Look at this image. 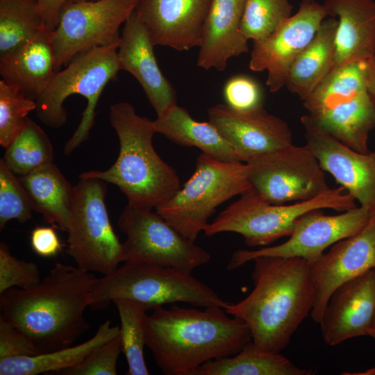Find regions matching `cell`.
<instances>
[{
  "mask_svg": "<svg viewBox=\"0 0 375 375\" xmlns=\"http://www.w3.org/2000/svg\"><path fill=\"white\" fill-rule=\"evenodd\" d=\"M97 280L91 272L57 262L38 284L1 294V317L41 353L69 347L89 329L84 312Z\"/></svg>",
  "mask_w": 375,
  "mask_h": 375,
  "instance_id": "cell-1",
  "label": "cell"
},
{
  "mask_svg": "<svg viewBox=\"0 0 375 375\" xmlns=\"http://www.w3.org/2000/svg\"><path fill=\"white\" fill-rule=\"evenodd\" d=\"M253 261V290L224 310L247 324L258 349L279 353L312 310L315 290L310 264L299 257L272 256Z\"/></svg>",
  "mask_w": 375,
  "mask_h": 375,
  "instance_id": "cell-2",
  "label": "cell"
},
{
  "mask_svg": "<svg viewBox=\"0 0 375 375\" xmlns=\"http://www.w3.org/2000/svg\"><path fill=\"white\" fill-rule=\"evenodd\" d=\"M148 315L146 346L165 375H197L210 360L233 356L251 341L241 319L221 307L160 306Z\"/></svg>",
  "mask_w": 375,
  "mask_h": 375,
  "instance_id": "cell-3",
  "label": "cell"
},
{
  "mask_svg": "<svg viewBox=\"0 0 375 375\" xmlns=\"http://www.w3.org/2000/svg\"><path fill=\"white\" fill-rule=\"evenodd\" d=\"M109 121L115 131L119 151L108 169L81 173L119 188L128 204L152 210L171 199L181 188L176 170L157 153L153 145L154 121L141 117L126 101L112 104Z\"/></svg>",
  "mask_w": 375,
  "mask_h": 375,
  "instance_id": "cell-4",
  "label": "cell"
},
{
  "mask_svg": "<svg viewBox=\"0 0 375 375\" xmlns=\"http://www.w3.org/2000/svg\"><path fill=\"white\" fill-rule=\"evenodd\" d=\"M140 302L154 309L167 303L225 308L230 303L203 282L182 269L124 262L98 278L89 298L92 310H103L116 299Z\"/></svg>",
  "mask_w": 375,
  "mask_h": 375,
  "instance_id": "cell-5",
  "label": "cell"
},
{
  "mask_svg": "<svg viewBox=\"0 0 375 375\" xmlns=\"http://www.w3.org/2000/svg\"><path fill=\"white\" fill-rule=\"evenodd\" d=\"M119 42L93 48L76 56L65 69L55 73L35 100V110L38 119L55 128L62 126L67 121L63 104L67 97L78 94L87 100L81 122L64 147L66 155L88 138L100 96L106 85L116 79L120 70L117 59Z\"/></svg>",
  "mask_w": 375,
  "mask_h": 375,
  "instance_id": "cell-6",
  "label": "cell"
},
{
  "mask_svg": "<svg viewBox=\"0 0 375 375\" xmlns=\"http://www.w3.org/2000/svg\"><path fill=\"white\" fill-rule=\"evenodd\" d=\"M356 207L354 198L342 187L329 188L313 199L287 205L269 203L249 190L208 223L203 232L208 237L235 233L249 247L266 246L289 237L297 219L308 212L323 209L343 212Z\"/></svg>",
  "mask_w": 375,
  "mask_h": 375,
  "instance_id": "cell-7",
  "label": "cell"
},
{
  "mask_svg": "<svg viewBox=\"0 0 375 375\" xmlns=\"http://www.w3.org/2000/svg\"><path fill=\"white\" fill-rule=\"evenodd\" d=\"M249 189L245 162L221 160L201 153L190 178L156 211L194 242L220 204Z\"/></svg>",
  "mask_w": 375,
  "mask_h": 375,
  "instance_id": "cell-8",
  "label": "cell"
},
{
  "mask_svg": "<svg viewBox=\"0 0 375 375\" xmlns=\"http://www.w3.org/2000/svg\"><path fill=\"white\" fill-rule=\"evenodd\" d=\"M106 183L79 177L73 193L66 228L67 253L76 266L108 274L122 261V243L111 225L105 203Z\"/></svg>",
  "mask_w": 375,
  "mask_h": 375,
  "instance_id": "cell-9",
  "label": "cell"
},
{
  "mask_svg": "<svg viewBox=\"0 0 375 375\" xmlns=\"http://www.w3.org/2000/svg\"><path fill=\"white\" fill-rule=\"evenodd\" d=\"M117 224L126 239L122 261L174 267L192 273L210 254L174 228L158 213L127 203Z\"/></svg>",
  "mask_w": 375,
  "mask_h": 375,
  "instance_id": "cell-10",
  "label": "cell"
},
{
  "mask_svg": "<svg viewBox=\"0 0 375 375\" xmlns=\"http://www.w3.org/2000/svg\"><path fill=\"white\" fill-rule=\"evenodd\" d=\"M246 164L249 190L269 203L309 200L330 188L324 171L306 144H292Z\"/></svg>",
  "mask_w": 375,
  "mask_h": 375,
  "instance_id": "cell-11",
  "label": "cell"
},
{
  "mask_svg": "<svg viewBox=\"0 0 375 375\" xmlns=\"http://www.w3.org/2000/svg\"><path fill=\"white\" fill-rule=\"evenodd\" d=\"M138 0H90L67 3L53 30L56 72L76 56L119 41V29L135 10Z\"/></svg>",
  "mask_w": 375,
  "mask_h": 375,
  "instance_id": "cell-12",
  "label": "cell"
},
{
  "mask_svg": "<svg viewBox=\"0 0 375 375\" xmlns=\"http://www.w3.org/2000/svg\"><path fill=\"white\" fill-rule=\"evenodd\" d=\"M374 212L375 210L363 206L333 215H325L322 210L308 212L297 219L287 241L256 250H237L232 254L226 268L235 269L262 256L299 257L312 265L328 247L360 232Z\"/></svg>",
  "mask_w": 375,
  "mask_h": 375,
  "instance_id": "cell-13",
  "label": "cell"
},
{
  "mask_svg": "<svg viewBox=\"0 0 375 375\" xmlns=\"http://www.w3.org/2000/svg\"><path fill=\"white\" fill-rule=\"evenodd\" d=\"M327 16L323 4L301 1L298 11L272 34L253 42L249 67L254 72L267 71L266 84L270 92H278L285 85L290 67Z\"/></svg>",
  "mask_w": 375,
  "mask_h": 375,
  "instance_id": "cell-14",
  "label": "cell"
},
{
  "mask_svg": "<svg viewBox=\"0 0 375 375\" xmlns=\"http://www.w3.org/2000/svg\"><path fill=\"white\" fill-rule=\"evenodd\" d=\"M208 117L242 162L293 144L287 123L262 106L238 110L219 103L208 109Z\"/></svg>",
  "mask_w": 375,
  "mask_h": 375,
  "instance_id": "cell-15",
  "label": "cell"
},
{
  "mask_svg": "<svg viewBox=\"0 0 375 375\" xmlns=\"http://www.w3.org/2000/svg\"><path fill=\"white\" fill-rule=\"evenodd\" d=\"M301 122L306 145L328 172L360 206L375 210V151L364 153L344 144L319 128L309 117Z\"/></svg>",
  "mask_w": 375,
  "mask_h": 375,
  "instance_id": "cell-16",
  "label": "cell"
},
{
  "mask_svg": "<svg viewBox=\"0 0 375 375\" xmlns=\"http://www.w3.org/2000/svg\"><path fill=\"white\" fill-rule=\"evenodd\" d=\"M375 268V212L358 233L334 244L310 265L315 301L310 316L320 324L334 291L344 283Z\"/></svg>",
  "mask_w": 375,
  "mask_h": 375,
  "instance_id": "cell-17",
  "label": "cell"
},
{
  "mask_svg": "<svg viewBox=\"0 0 375 375\" xmlns=\"http://www.w3.org/2000/svg\"><path fill=\"white\" fill-rule=\"evenodd\" d=\"M375 323V268L340 285L332 294L320 322L322 338L335 346L369 335Z\"/></svg>",
  "mask_w": 375,
  "mask_h": 375,
  "instance_id": "cell-18",
  "label": "cell"
},
{
  "mask_svg": "<svg viewBox=\"0 0 375 375\" xmlns=\"http://www.w3.org/2000/svg\"><path fill=\"white\" fill-rule=\"evenodd\" d=\"M210 0H138L135 12L154 46L199 47Z\"/></svg>",
  "mask_w": 375,
  "mask_h": 375,
  "instance_id": "cell-19",
  "label": "cell"
},
{
  "mask_svg": "<svg viewBox=\"0 0 375 375\" xmlns=\"http://www.w3.org/2000/svg\"><path fill=\"white\" fill-rule=\"evenodd\" d=\"M154 44L134 10L124 24L117 49L120 70L132 74L142 88L157 116L176 103L175 90L162 73Z\"/></svg>",
  "mask_w": 375,
  "mask_h": 375,
  "instance_id": "cell-20",
  "label": "cell"
},
{
  "mask_svg": "<svg viewBox=\"0 0 375 375\" xmlns=\"http://www.w3.org/2000/svg\"><path fill=\"white\" fill-rule=\"evenodd\" d=\"M55 65L53 30L47 26L0 56L1 80L35 101L56 72Z\"/></svg>",
  "mask_w": 375,
  "mask_h": 375,
  "instance_id": "cell-21",
  "label": "cell"
},
{
  "mask_svg": "<svg viewBox=\"0 0 375 375\" xmlns=\"http://www.w3.org/2000/svg\"><path fill=\"white\" fill-rule=\"evenodd\" d=\"M246 0H210L203 24L197 64L223 71L230 58L249 51L241 32Z\"/></svg>",
  "mask_w": 375,
  "mask_h": 375,
  "instance_id": "cell-22",
  "label": "cell"
},
{
  "mask_svg": "<svg viewBox=\"0 0 375 375\" xmlns=\"http://www.w3.org/2000/svg\"><path fill=\"white\" fill-rule=\"evenodd\" d=\"M328 16L337 17L333 66L375 56V1L324 0Z\"/></svg>",
  "mask_w": 375,
  "mask_h": 375,
  "instance_id": "cell-23",
  "label": "cell"
},
{
  "mask_svg": "<svg viewBox=\"0 0 375 375\" xmlns=\"http://www.w3.org/2000/svg\"><path fill=\"white\" fill-rule=\"evenodd\" d=\"M308 115L347 147L360 153L369 151L367 140L375 126V104L368 90Z\"/></svg>",
  "mask_w": 375,
  "mask_h": 375,
  "instance_id": "cell-24",
  "label": "cell"
},
{
  "mask_svg": "<svg viewBox=\"0 0 375 375\" xmlns=\"http://www.w3.org/2000/svg\"><path fill=\"white\" fill-rule=\"evenodd\" d=\"M338 20L326 18L315 36L292 63L285 85L305 100L327 75L333 66Z\"/></svg>",
  "mask_w": 375,
  "mask_h": 375,
  "instance_id": "cell-25",
  "label": "cell"
},
{
  "mask_svg": "<svg viewBox=\"0 0 375 375\" xmlns=\"http://www.w3.org/2000/svg\"><path fill=\"white\" fill-rule=\"evenodd\" d=\"M156 133L185 147H195L215 158L239 161L235 151L209 121L199 122L177 104L154 120Z\"/></svg>",
  "mask_w": 375,
  "mask_h": 375,
  "instance_id": "cell-26",
  "label": "cell"
},
{
  "mask_svg": "<svg viewBox=\"0 0 375 375\" xmlns=\"http://www.w3.org/2000/svg\"><path fill=\"white\" fill-rule=\"evenodd\" d=\"M120 333L119 326L109 320L100 325L88 340L78 345L28 357L0 360V375H37L58 372L83 361L91 352Z\"/></svg>",
  "mask_w": 375,
  "mask_h": 375,
  "instance_id": "cell-27",
  "label": "cell"
},
{
  "mask_svg": "<svg viewBox=\"0 0 375 375\" xmlns=\"http://www.w3.org/2000/svg\"><path fill=\"white\" fill-rule=\"evenodd\" d=\"M19 178L30 197L33 211L65 231L74 186L56 165H46Z\"/></svg>",
  "mask_w": 375,
  "mask_h": 375,
  "instance_id": "cell-28",
  "label": "cell"
},
{
  "mask_svg": "<svg viewBox=\"0 0 375 375\" xmlns=\"http://www.w3.org/2000/svg\"><path fill=\"white\" fill-rule=\"evenodd\" d=\"M279 353L258 349L252 341L238 353L203 364L197 375H310Z\"/></svg>",
  "mask_w": 375,
  "mask_h": 375,
  "instance_id": "cell-29",
  "label": "cell"
},
{
  "mask_svg": "<svg viewBox=\"0 0 375 375\" xmlns=\"http://www.w3.org/2000/svg\"><path fill=\"white\" fill-rule=\"evenodd\" d=\"M367 60L332 67L312 92L303 101L308 113L367 90Z\"/></svg>",
  "mask_w": 375,
  "mask_h": 375,
  "instance_id": "cell-30",
  "label": "cell"
},
{
  "mask_svg": "<svg viewBox=\"0 0 375 375\" xmlns=\"http://www.w3.org/2000/svg\"><path fill=\"white\" fill-rule=\"evenodd\" d=\"M120 319V337L127 363L128 375L149 374L144 357L146 346V327L150 310L146 305L128 299L119 298L112 301Z\"/></svg>",
  "mask_w": 375,
  "mask_h": 375,
  "instance_id": "cell-31",
  "label": "cell"
},
{
  "mask_svg": "<svg viewBox=\"0 0 375 375\" xmlns=\"http://www.w3.org/2000/svg\"><path fill=\"white\" fill-rule=\"evenodd\" d=\"M2 159L12 172L23 176L52 163L53 149L43 129L28 117L23 130L6 148Z\"/></svg>",
  "mask_w": 375,
  "mask_h": 375,
  "instance_id": "cell-32",
  "label": "cell"
},
{
  "mask_svg": "<svg viewBox=\"0 0 375 375\" xmlns=\"http://www.w3.org/2000/svg\"><path fill=\"white\" fill-rule=\"evenodd\" d=\"M44 26L37 0H0V56L33 37Z\"/></svg>",
  "mask_w": 375,
  "mask_h": 375,
  "instance_id": "cell-33",
  "label": "cell"
},
{
  "mask_svg": "<svg viewBox=\"0 0 375 375\" xmlns=\"http://www.w3.org/2000/svg\"><path fill=\"white\" fill-rule=\"evenodd\" d=\"M292 10L289 0H246L241 32L248 40H263L292 15Z\"/></svg>",
  "mask_w": 375,
  "mask_h": 375,
  "instance_id": "cell-34",
  "label": "cell"
},
{
  "mask_svg": "<svg viewBox=\"0 0 375 375\" xmlns=\"http://www.w3.org/2000/svg\"><path fill=\"white\" fill-rule=\"evenodd\" d=\"M35 101L0 81V144L5 149L23 130L28 115L35 110Z\"/></svg>",
  "mask_w": 375,
  "mask_h": 375,
  "instance_id": "cell-35",
  "label": "cell"
},
{
  "mask_svg": "<svg viewBox=\"0 0 375 375\" xmlns=\"http://www.w3.org/2000/svg\"><path fill=\"white\" fill-rule=\"evenodd\" d=\"M33 211L30 197L21 183L0 160V228L11 219L26 222Z\"/></svg>",
  "mask_w": 375,
  "mask_h": 375,
  "instance_id": "cell-36",
  "label": "cell"
},
{
  "mask_svg": "<svg viewBox=\"0 0 375 375\" xmlns=\"http://www.w3.org/2000/svg\"><path fill=\"white\" fill-rule=\"evenodd\" d=\"M41 281L38 266L14 256L8 246L0 244V294L13 287L25 289Z\"/></svg>",
  "mask_w": 375,
  "mask_h": 375,
  "instance_id": "cell-37",
  "label": "cell"
},
{
  "mask_svg": "<svg viewBox=\"0 0 375 375\" xmlns=\"http://www.w3.org/2000/svg\"><path fill=\"white\" fill-rule=\"evenodd\" d=\"M122 352L120 333L91 352L78 364L57 373L62 375H116Z\"/></svg>",
  "mask_w": 375,
  "mask_h": 375,
  "instance_id": "cell-38",
  "label": "cell"
},
{
  "mask_svg": "<svg viewBox=\"0 0 375 375\" xmlns=\"http://www.w3.org/2000/svg\"><path fill=\"white\" fill-rule=\"evenodd\" d=\"M223 94L226 104L235 110H248L262 106L261 87L247 75H235L228 79Z\"/></svg>",
  "mask_w": 375,
  "mask_h": 375,
  "instance_id": "cell-39",
  "label": "cell"
},
{
  "mask_svg": "<svg viewBox=\"0 0 375 375\" xmlns=\"http://www.w3.org/2000/svg\"><path fill=\"white\" fill-rule=\"evenodd\" d=\"M40 353L37 346L27 336L0 316V360Z\"/></svg>",
  "mask_w": 375,
  "mask_h": 375,
  "instance_id": "cell-40",
  "label": "cell"
},
{
  "mask_svg": "<svg viewBox=\"0 0 375 375\" xmlns=\"http://www.w3.org/2000/svg\"><path fill=\"white\" fill-rule=\"evenodd\" d=\"M31 247L38 256L49 258L56 256L62 244L53 227L38 226L31 232Z\"/></svg>",
  "mask_w": 375,
  "mask_h": 375,
  "instance_id": "cell-41",
  "label": "cell"
},
{
  "mask_svg": "<svg viewBox=\"0 0 375 375\" xmlns=\"http://www.w3.org/2000/svg\"><path fill=\"white\" fill-rule=\"evenodd\" d=\"M86 1L90 0H37V2L44 26L54 30L58 24L60 12L66 3Z\"/></svg>",
  "mask_w": 375,
  "mask_h": 375,
  "instance_id": "cell-42",
  "label": "cell"
},
{
  "mask_svg": "<svg viewBox=\"0 0 375 375\" xmlns=\"http://www.w3.org/2000/svg\"><path fill=\"white\" fill-rule=\"evenodd\" d=\"M367 85L375 104V56L367 60Z\"/></svg>",
  "mask_w": 375,
  "mask_h": 375,
  "instance_id": "cell-43",
  "label": "cell"
},
{
  "mask_svg": "<svg viewBox=\"0 0 375 375\" xmlns=\"http://www.w3.org/2000/svg\"><path fill=\"white\" fill-rule=\"evenodd\" d=\"M358 374H365V375H375V367L368 369L365 373H361Z\"/></svg>",
  "mask_w": 375,
  "mask_h": 375,
  "instance_id": "cell-44",
  "label": "cell"
},
{
  "mask_svg": "<svg viewBox=\"0 0 375 375\" xmlns=\"http://www.w3.org/2000/svg\"><path fill=\"white\" fill-rule=\"evenodd\" d=\"M369 336H372L375 340V323H374V328L372 329Z\"/></svg>",
  "mask_w": 375,
  "mask_h": 375,
  "instance_id": "cell-45",
  "label": "cell"
},
{
  "mask_svg": "<svg viewBox=\"0 0 375 375\" xmlns=\"http://www.w3.org/2000/svg\"><path fill=\"white\" fill-rule=\"evenodd\" d=\"M315 1V0H302V1Z\"/></svg>",
  "mask_w": 375,
  "mask_h": 375,
  "instance_id": "cell-46",
  "label": "cell"
}]
</instances>
